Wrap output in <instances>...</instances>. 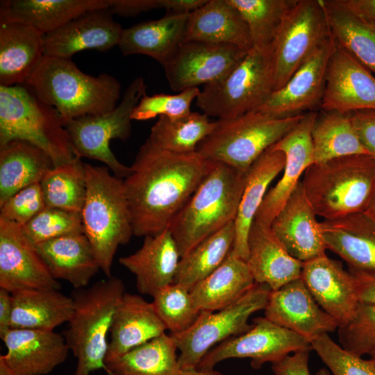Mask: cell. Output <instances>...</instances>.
Returning a JSON list of instances; mask_svg holds the SVG:
<instances>
[{
    "label": "cell",
    "mask_w": 375,
    "mask_h": 375,
    "mask_svg": "<svg viewBox=\"0 0 375 375\" xmlns=\"http://www.w3.org/2000/svg\"><path fill=\"white\" fill-rule=\"evenodd\" d=\"M315 375H331L328 370L322 368L318 370Z\"/></svg>",
    "instance_id": "59"
},
{
    "label": "cell",
    "mask_w": 375,
    "mask_h": 375,
    "mask_svg": "<svg viewBox=\"0 0 375 375\" xmlns=\"http://www.w3.org/2000/svg\"><path fill=\"white\" fill-rule=\"evenodd\" d=\"M247 172L215 162L169 226L181 258L235 219Z\"/></svg>",
    "instance_id": "4"
},
{
    "label": "cell",
    "mask_w": 375,
    "mask_h": 375,
    "mask_svg": "<svg viewBox=\"0 0 375 375\" xmlns=\"http://www.w3.org/2000/svg\"><path fill=\"white\" fill-rule=\"evenodd\" d=\"M353 12L375 24V0H343Z\"/></svg>",
    "instance_id": "55"
},
{
    "label": "cell",
    "mask_w": 375,
    "mask_h": 375,
    "mask_svg": "<svg viewBox=\"0 0 375 375\" xmlns=\"http://www.w3.org/2000/svg\"><path fill=\"white\" fill-rule=\"evenodd\" d=\"M0 375H15L1 359H0Z\"/></svg>",
    "instance_id": "57"
},
{
    "label": "cell",
    "mask_w": 375,
    "mask_h": 375,
    "mask_svg": "<svg viewBox=\"0 0 375 375\" xmlns=\"http://www.w3.org/2000/svg\"><path fill=\"white\" fill-rule=\"evenodd\" d=\"M54 107L65 124L86 115L108 112L117 105L121 84L114 76L83 72L71 58L44 56L22 84Z\"/></svg>",
    "instance_id": "2"
},
{
    "label": "cell",
    "mask_w": 375,
    "mask_h": 375,
    "mask_svg": "<svg viewBox=\"0 0 375 375\" xmlns=\"http://www.w3.org/2000/svg\"><path fill=\"white\" fill-rule=\"evenodd\" d=\"M247 53L228 44L184 42L163 68L171 89L180 92L224 78Z\"/></svg>",
    "instance_id": "14"
},
{
    "label": "cell",
    "mask_w": 375,
    "mask_h": 375,
    "mask_svg": "<svg viewBox=\"0 0 375 375\" xmlns=\"http://www.w3.org/2000/svg\"><path fill=\"white\" fill-rule=\"evenodd\" d=\"M152 297L156 311L171 333L189 329L201 312L194 306L190 292L177 283L160 289Z\"/></svg>",
    "instance_id": "44"
},
{
    "label": "cell",
    "mask_w": 375,
    "mask_h": 375,
    "mask_svg": "<svg viewBox=\"0 0 375 375\" xmlns=\"http://www.w3.org/2000/svg\"><path fill=\"white\" fill-rule=\"evenodd\" d=\"M326 249L349 269L375 272V218L367 211L319 222Z\"/></svg>",
    "instance_id": "26"
},
{
    "label": "cell",
    "mask_w": 375,
    "mask_h": 375,
    "mask_svg": "<svg viewBox=\"0 0 375 375\" xmlns=\"http://www.w3.org/2000/svg\"><path fill=\"white\" fill-rule=\"evenodd\" d=\"M228 44L249 51L253 47L248 27L228 0H208L190 12L185 41Z\"/></svg>",
    "instance_id": "33"
},
{
    "label": "cell",
    "mask_w": 375,
    "mask_h": 375,
    "mask_svg": "<svg viewBox=\"0 0 375 375\" xmlns=\"http://www.w3.org/2000/svg\"><path fill=\"white\" fill-rule=\"evenodd\" d=\"M40 184L46 206L81 212L87 187L85 163L81 158L53 166Z\"/></svg>",
    "instance_id": "42"
},
{
    "label": "cell",
    "mask_w": 375,
    "mask_h": 375,
    "mask_svg": "<svg viewBox=\"0 0 375 375\" xmlns=\"http://www.w3.org/2000/svg\"><path fill=\"white\" fill-rule=\"evenodd\" d=\"M110 4V0H3L0 22L26 24L47 35L86 12Z\"/></svg>",
    "instance_id": "32"
},
{
    "label": "cell",
    "mask_w": 375,
    "mask_h": 375,
    "mask_svg": "<svg viewBox=\"0 0 375 375\" xmlns=\"http://www.w3.org/2000/svg\"><path fill=\"white\" fill-rule=\"evenodd\" d=\"M7 351L0 356L15 375H45L64 362L69 349L62 334L9 328L0 336Z\"/></svg>",
    "instance_id": "22"
},
{
    "label": "cell",
    "mask_w": 375,
    "mask_h": 375,
    "mask_svg": "<svg viewBox=\"0 0 375 375\" xmlns=\"http://www.w3.org/2000/svg\"><path fill=\"white\" fill-rule=\"evenodd\" d=\"M189 15L167 12L160 19L123 29L117 46L124 56L146 55L163 67L185 41Z\"/></svg>",
    "instance_id": "28"
},
{
    "label": "cell",
    "mask_w": 375,
    "mask_h": 375,
    "mask_svg": "<svg viewBox=\"0 0 375 375\" xmlns=\"http://www.w3.org/2000/svg\"><path fill=\"white\" fill-rule=\"evenodd\" d=\"M336 44L375 74V24L351 10L343 0H322Z\"/></svg>",
    "instance_id": "37"
},
{
    "label": "cell",
    "mask_w": 375,
    "mask_h": 375,
    "mask_svg": "<svg viewBox=\"0 0 375 375\" xmlns=\"http://www.w3.org/2000/svg\"><path fill=\"white\" fill-rule=\"evenodd\" d=\"M14 140L42 149L53 166L78 158L59 112L24 85L0 86V146Z\"/></svg>",
    "instance_id": "7"
},
{
    "label": "cell",
    "mask_w": 375,
    "mask_h": 375,
    "mask_svg": "<svg viewBox=\"0 0 375 375\" xmlns=\"http://www.w3.org/2000/svg\"><path fill=\"white\" fill-rule=\"evenodd\" d=\"M316 216L301 181L271 224L274 234L288 252L302 262L326 253Z\"/></svg>",
    "instance_id": "23"
},
{
    "label": "cell",
    "mask_w": 375,
    "mask_h": 375,
    "mask_svg": "<svg viewBox=\"0 0 375 375\" xmlns=\"http://www.w3.org/2000/svg\"><path fill=\"white\" fill-rule=\"evenodd\" d=\"M10 328L53 331L68 322L74 301L58 290L27 289L12 292Z\"/></svg>",
    "instance_id": "34"
},
{
    "label": "cell",
    "mask_w": 375,
    "mask_h": 375,
    "mask_svg": "<svg viewBox=\"0 0 375 375\" xmlns=\"http://www.w3.org/2000/svg\"><path fill=\"white\" fill-rule=\"evenodd\" d=\"M245 22L253 47L271 44L297 0H228Z\"/></svg>",
    "instance_id": "43"
},
{
    "label": "cell",
    "mask_w": 375,
    "mask_h": 375,
    "mask_svg": "<svg viewBox=\"0 0 375 375\" xmlns=\"http://www.w3.org/2000/svg\"><path fill=\"white\" fill-rule=\"evenodd\" d=\"M181 375H222L220 372L212 369H199L196 368L182 369Z\"/></svg>",
    "instance_id": "56"
},
{
    "label": "cell",
    "mask_w": 375,
    "mask_h": 375,
    "mask_svg": "<svg viewBox=\"0 0 375 375\" xmlns=\"http://www.w3.org/2000/svg\"><path fill=\"white\" fill-rule=\"evenodd\" d=\"M200 93L198 88H192L176 94H145L131 114L132 120H147L156 116L180 117L191 112L190 105Z\"/></svg>",
    "instance_id": "48"
},
{
    "label": "cell",
    "mask_w": 375,
    "mask_h": 375,
    "mask_svg": "<svg viewBox=\"0 0 375 375\" xmlns=\"http://www.w3.org/2000/svg\"><path fill=\"white\" fill-rule=\"evenodd\" d=\"M331 35L322 0H297L273 42L274 91L282 88Z\"/></svg>",
    "instance_id": "12"
},
{
    "label": "cell",
    "mask_w": 375,
    "mask_h": 375,
    "mask_svg": "<svg viewBox=\"0 0 375 375\" xmlns=\"http://www.w3.org/2000/svg\"><path fill=\"white\" fill-rule=\"evenodd\" d=\"M178 349L164 333L106 363L112 375H181Z\"/></svg>",
    "instance_id": "38"
},
{
    "label": "cell",
    "mask_w": 375,
    "mask_h": 375,
    "mask_svg": "<svg viewBox=\"0 0 375 375\" xmlns=\"http://www.w3.org/2000/svg\"><path fill=\"white\" fill-rule=\"evenodd\" d=\"M367 212L375 218V192L367 210Z\"/></svg>",
    "instance_id": "58"
},
{
    "label": "cell",
    "mask_w": 375,
    "mask_h": 375,
    "mask_svg": "<svg viewBox=\"0 0 375 375\" xmlns=\"http://www.w3.org/2000/svg\"><path fill=\"white\" fill-rule=\"evenodd\" d=\"M265 317L311 342L338 328L337 322L316 302L301 278L272 290Z\"/></svg>",
    "instance_id": "20"
},
{
    "label": "cell",
    "mask_w": 375,
    "mask_h": 375,
    "mask_svg": "<svg viewBox=\"0 0 375 375\" xmlns=\"http://www.w3.org/2000/svg\"><path fill=\"white\" fill-rule=\"evenodd\" d=\"M349 115L362 145L375 158V110H361Z\"/></svg>",
    "instance_id": "50"
},
{
    "label": "cell",
    "mask_w": 375,
    "mask_h": 375,
    "mask_svg": "<svg viewBox=\"0 0 375 375\" xmlns=\"http://www.w3.org/2000/svg\"><path fill=\"white\" fill-rule=\"evenodd\" d=\"M22 228L35 245L65 235L84 233L81 212L47 206Z\"/></svg>",
    "instance_id": "45"
},
{
    "label": "cell",
    "mask_w": 375,
    "mask_h": 375,
    "mask_svg": "<svg viewBox=\"0 0 375 375\" xmlns=\"http://www.w3.org/2000/svg\"><path fill=\"white\" fill-rule=\"evenodd\" d=\"M320 108L346 114L375 110V76L335 42Z\"/></svg>",
    "instance_id": "18"
},
{
    "label": "cell",
    "mask_w": 375,
    "mask_h": 375,
    "mask_svg": "<svg viewBox=\"0 0 375 375\" xmlns=\"http://www.w3.org/2000/svg\"><path fill=\"white\" fill-rule=\"evenodd\" d=\"M169 0H110L112 14L132 17L155 9L169 10Z\"/></svg>",
    "instance_id": "51"
},
{
    "label": "cell",
    "mask_w": 375,
    "mask_h": 375,
    "mask_svg": "<svg viewBox=\"0 0 375 375\" xmlns=\"http://www.w3.org/2000/svg\"><path fill=\"white\" fill-rule=\"evenodd\" d=\"M301 183L316 215L324 220L367 211L375 192V158L359 154L315 162Z\"/></svg>",
    "instance_id": "3"
},
{
    "label": "cell",
    "mask_w": 375,
    "mask_h": 375,
    "mask_svg": "<svg viewBox=\"0 0 375 375\" xmlns=\"http://www.w3.org/2000/svg\"><path fill=\"white\" fill-rule=\"evenodd\" d=\"M181 256L169 228L145 236L142 247L119 262L134 274L138 291L153 297L174 283Z\"/></svg>",
    "instance_id": "25"
},
{
    "label": "cell",
    "mask_w": 375,
    "mask_h": 375,
    "mask_svg": "<svg viewBox=\"0 0 375 375\" xmlns=\"http://www.w3.org/2000/svg\"><path fill=\"white\" fill-rule=\"evenodd\" d=\"M340 346L358 356L375 351V304L360 303L347 324L338 327Z\"/></svg>",
    "instance_id": "47"
},
{
    "label": "cell",
    "mask_w": 375,
    "mask_h": 375,
    "mask_svg": "<svg viewBox=\"0 0 375 375\" xmlns=\"http://www.w3.org/2000/svg\"><path fill=\"white\" fill-rule=\"evenodd\" d=\"M235 235L233 221L199 243L181 258L174 283L190 291L225 260L233 249Z\"/></svg>",
    "instance_id": "39"
},
{
    "label": "cell",
    "mask_w": 375,
    "mask_h": 375,
    "mask_svg": "<svg viewBox=\"0 0 375 375\" xmlns=\"http://www.w3.org/2000/svg\"><path fill=\"white\" fill-rule=\"evenodd\" d=\"M312 139L315 162L368 154L358 137L349 114L322 110L315 120Z\"/></svg>",
    "instance_id": "40"
},
{
    "label": "cell",
    "mask_w": 375,
    "mask_h": 375,
    "mask_svg": "<svg viewBox=\"0 0 375 375\" xmlns=\"http://www.w3.org/2000/svg\"><path fill=\"white\" fill-rule=\"evenodd\" d=\"M304 349L289 354L272 363L274 375H310L308 368L310 351Z\"/></svg>",
    "instance_id": "52"
},
{
    "label": "cell",
    "mask_w": 375,
    "mask_h": 375,
    "mask_svg": "<svg viewBox=\"0 0 375 375\" xmlns=\"http://www.w3.org/2000/svg\"><path fill=\"white\" fill-rule=\"evenodd\" d=\"M273 42L253 47L224 78L204 85L196 105L208 117L228 119L258 109L274 92Z\"/></svg>",
    "instance_id": "9"
},
{
    "label": "cell",
    "mask_w": 375,
    "mask_h": 375,
    "mask_svg": "<svg viewBox=\"0 0 375 375\" xmlns=\"http://www.w3.org/2000/svg\"><path fill=\"white\" fill-rule=\"evenodd\" d=\"M285 155L272 146L265 151L247 172L246 181L234 220L235 240L231 253L247 261L251 226L272 181L281 173Z\"/></svg>",
    "instance_id": "30"
},
{
    "label": "cell",
    "mask_w": 375,
    "mask_h": 375,
    "mask_svg": "<svg viewBox=\"0 0 375 375\" xmlns=\"http://www.w3.org/2000/svg\"><path fill=\"white\" fill-rule=\"evenodd\" d=\"M335 47L331 35L297 69L287 83L274 91L256 110L284 118L304 114L321 106L328 63Z\"/></svg>",
    "instance_id": "15"
},
{
    "label": "cell",
    "mask_w": 375,
    "mask_h": 375,
    "mask_svg": "<svg viewBox=\"0 0 375 375\" xmlns=\"http://www.w3.org/2000/svg\"><path fill=\"white\" fill-rule=\"evenodd\" d=\"M301 279L319 306L344 326L360 303L355 279L340 261L326 253L303 262Z\"/></svg>",
    "instance_id": "19"
},
{
    "label": "cell",
    "mask_w": 375,
    "mask_h": 375,
    "mask_svg": "<svg viewBox=\"0 0 375 375\" xmlns=\"http://www.w3.org/2000/svg\"><path fill=\"white\" fill-rule=\"evenodd\" d=\"M370 359L374 362L375 365V351L369 353Z\"/></svg>",
    "instance_id": "60"
},
{
    "label": "cell",
    "mask_w": 375,
    "mask_h": 375,
    "mask_svg": "<svg viewBox=\"0 0 375 375\" xmlns=\"http://www.w3.org/2000/svg\"><path fill=\"white\" fill-rule=\"evenodd\" d=\"M45 207L38 183L22 189L0 205V217L22 227Z\"/></svg>",
    "instance_id": "49"
},
{
    "label": "cell",
    "mask_w": 375,
    "mask_h": 375,
    "mask_svg": "<svg viewBox=\"0 0 375 375\" xmlns=\"http://www.w3.org/2000/svg\"><path fill=\"white\" fill-rule=\"evenodd\" d=\"M51 276L74 289L85 288L100 270L91 244L84 234L65 235L35 245Z\"/></svg>",
    "instance_id": "31"
},
{
    "label": "cell",
    "mask_w": 375,
    "mask_h": 375,
    "mask_svg": "<svg viewBox=\"0 0 375 375\" xmlns=\"http://www.w3.org/2000/svg\"><path fill=\"white\" fill-rule=\"evenodd\" d=\"M247 264L256 283L276 290L301 278L303 262L292 257L271 226L253 221L247 240Z\"/></svg>",
    "instance_id": "27"
},
{
    "label": "cell",
    "mask_w": 375,
    "mask_h": 375,
    "mask_svg": "<svg viewBox=\"0 0 375 375\" xmlns=\"http://www.w3.org/2000/svg\"><path fill=\"white\" fill-rule=\"evenodd\" d=\"M308 349L312 347L306 338L265 317H257L249 330L212 348L197 368L212 369L224 360L248 358L251 367L259 369L265 363H274L290 353Z\"/></svg>",
    "instance_id": "13"
},
{
    "label": "cell",
    "mask_w": 375,
    "mask_h": 375,
    "mask_svg": "<svg viewBox=\"0 0 375 375\" xmlns=\"http://www.w3.org/2000/svg\"><path fill=\"white\" fill-rule=\"evenodd\" d=\"M145 94L144 80L138 76L129 84L122 101L113 110L68 122L65 127L76 156L100 161L118 178L128 176L131 167L117 160L110 142L114 139L124 141L131 136V114Z\"/></svg>",
    "instance_id": "10"
},
{
    "label": "cell",
    "mask_w": 375,
    "mask_h": 375,
    "mask_svg": "<svg viewBox=\"0 0 375 375\" xmlns=\"http://www.w3.org/2000/svg\"><path fill=\"white\" fill-rule=\"evenodd\" d=\"M213 163L196 152L161 149L147 138L123 179L134 235H156L169 228Z\"/></svg>",
    "instance_id": "1"
},
{
    "label": "cell",
    "mask_w": 375,
    "mask_h": 375,
    "mask_svg": "<svg viewBox=\"0 0 375 375\" xmlns=\"http://www.w3.org/2000/svg\"><path fill=\"white\" fill-rule=\"evenodd\" d=\"M302 115L277 118L253 110L228 119H218L212 133L197 146L202 158L247 172L268 148L289 133Z\"/></svg>",
    "instance_id": "8"
},
{
    "label": "cell",
    "mask_w": 375,
    "mask_h": 375,
    "mask_svg": "<svg viewBox=\"0 0 375 375\" xmlns=\"http://www.w3.org/2000/svg\"><path fill=\"white\" fill-rule=\"evenodd\" d=\"M255 283L247 262L231 251L213 272L190 292L197 309L213 312L238 301Z\"/></svg>",
    "instance_id": "35"
},
{
    "label": "cell",
    "mask_w": 375,
    "mask_h": 375,
    "mask_svg": "<svg viewBox=\"0 0 375 375\" xmlns=\"http://www.w3.org/2000/svg\"><path fill=\"white\" fill-rule=\"evenodd\" d=\"M122 281L107 277L90 287L74 289V310L62 335L77 358L74 375H90L103 369L112 375L106 364L107 340L117 306L125 292Z\"/></svg>",
    "instance_id": "6"
},
{
    "label": "cell",
    "mask_w": 375,
    "mask_h": 375,
    "mask_svg": "<svg viewBox=\"0 0 375 375\" xmlns=\"http://www.w3.org/2000/svg\"><path fill=\"white\" fill-rule=\"evenodd\" d=\"M21 226L0 217V288L60 289Z\"/></svg>",
    "instance_id": "17"
},
{
    "label": "cell",
    "mask_w": 375,
    "mask_h": 375,
    "mask_svg": "<svg viewBox=\"0 0 375 375\" xmlns=\"http://www.w3.org/2000/svg\"><path fill=\"white\" fill-rule=\"evenodd\" d=\"M203 113L191 112L180 117L160 116L148 139L161 149L176 153L196 151L198 144L210 135L215 122Z\"/></svg>",
    "instance_id": "41"
},
{
    "label": "cell",
    "mask_w": 375,
    "mask_h": 375,
    "mask_svg": "<svg viewBox=\"0 0 375 375\" xmlns=\"http://www.w3.org/2000/svg\"><path fill=\"white\" fill-rule=\"evenodd\" d=\"M317 115L315 111L304 113L297 124L272 145L274 149L285 155L283 175L266 193L254 221L271 226L274 218L301 181V175L315 162L312 129Z\"/></svg>",
    "instance_id": "16"
},
{
    "label": "cell",
    "mask_w": 375,
    "mask_h": 375,
    "mask_svg": "<svg viewBox=\"0 0 375 375\" xmlns=\"http://www.w3.org/2000/svg\"><path fill=\"white\" fill-rule=\"evenodd\" d=\"M108 8L86 12L44 35V56L70 58L83 50L107 51L118 45L123 28Z\"/></svg>",
    "instance_id": "21"
},
{
    "label": "cell",
    "mask_w": 375,
    "mask_h": 375,
    "mask_svg": "<svg viewBox=\"0 0 375 375\" xmlns=\"http://www.w3.org/2000/svg\"><path fill=\"white\" fill-rule=\"evenodd\" d=\"M166 330L152 302L125 292L113 316L106 364L165 333Z\"/></svg>",
    "instance_id": "24"
},
{
    "label": "cell",
    "mask_w": 375,
    "mask_h": 375,
    "mask_svg": "<svg viewBox=\"0 0 375 375\" xmlns=\"http://www.w3.org/2000/svg\"><path fill=\"white\" fill-rule=\"evenodd\" d=\"M271 291L268 285L256 283L235 302L215 312L201 310L189 329L171 333L180 351L178 362L181 369L196 368L216 344L249 330L252 324L248 323L249 318L265 308Z\"/></svg>",
    "instance_id": "11"
},
{
    "label": "cell",
    "mask_w": 375,
    "mask_h": 375,
    "mask_svg": "<svg viewBox=\"0 0 375 375\" xmlns=\"http://www.w3.org/2000/svg\"><path fill=\"white\" fill-rule=\"evenodd\" d=\"M12 296L8 290L0 288V336L10 328Z\"/></svg>",
    "instance_id": "54"
},
{
    "label": "cell",
    "mask_w": 375,
    "mask_h": 375,
    "mask_svg": "<svg viewBox=\"0 0 375 375\" xmlns=\"http://www.w3.org/2000/svg\"><path fill=\"white\" fill-rule=\"evenodd\" d=\"M349 271L355 279L360 303L375 304V272Z\"/></svg>",
    "instance_id": "53"
},
{
    "label": "cell",
    "mask_w": 375,
    "mask_h": 375,
    "mask_svg": "<svg viewBox=\"0 0 375 375\" xmlns=\"http://www.w3.org/2000/svg\"><path fill=\"white\" fill-rule=\"evenodd\" d=\"M310 344L332 375H375V365L370 358L364 359L347 351L328 333L315 338Z\"/></svg>",
    "instance_id": "46"
},
{
    "label": "cell",
    "mask_w": 375,
    "mask_h": 375,
    "mask_svg": "<svg viewBox=\"0 0 375 375\" xmlns=\"http://www.w3.org/2000/svg\"><path fill=\"white\" fill-rule=\"evenodd\" d=\"M44 36L28 25L0 22V86L26 81L44 56Z\"/></svg>",
    "instance_id": "29"
},
{
    "label": "cell",
    "mask_w": 375,
    "mask_h": 375,
    "mask_svg": "<svg viewBox=\"0 0 375 375\" xmlns=\"http://www.w3.org/2000/svg\"><path fill=\"white\" fill-rule=\"evenodd\" d=\"M85 170L87 190L81 212L83 232L101 270L110 277L118 247L134 235L124 181L106 166L85 163Z\"/></svg>",
    "instance_id": "5"
},
{
    "label": "cell",
    "mask_w": 375,
    "mask_h": 375,
    "mask_svg": "<svg viewBox=\"0 0 375 375\" xmlns=\"http://www.w3.org/2000/svg\"><path fill=\"white\" fill-rule=\"evenodd\" d=\"M53 167L51 158L28 142L14 140L0 146V205L22 189L40 183Z\"/></svg>",
    "instance_id": "36"
}]
</instances>
